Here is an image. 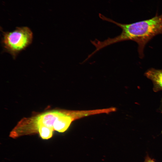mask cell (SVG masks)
I'll use <instances>...</instances> for the list:
<instances>
[{
    "label": "cell",
    "instance_id": "cell-1",
    "mask_svg": "<svg viewBox=\"0 0 162 162\" xmlns=\"http://www.w3.org/2000/svg\"><path fill=\"white\" fill-rule=\"evenodd\" d=\"M102 20L112 23L122 29L120 34L113 38H108L103 41L98 40L96 44L98 48L100 50L112 44L126 40H132L138 45L139 57L144 56V51L146 45L155 36L162 34V14L148 19L130 24L121 23L99 14Z\"/></svg>",
    "mask_w": 162,
    "mask_h": 162
},
{
    "label": "cell",
    "instance_id": "cell-2",
    "mask_svg": "<svg viewBox=\"0 0 162 162\" xmlns=\"http://www.w3.org/2000/svg\"><path fill=\"white\" fill-rule=\"evenodd\" d=\"M75 120L72 110L54 109L38 113L22 119L11 131L10 136L14 138L47 129L63 132Z\"/></svg>",
    "mask_w": 162,
    "mask_h": 162
},
{
    "label": "cell",
    "instance_id": "cell-3",
    "mask_svg": "<svg viewBox=\"0 0 162 162\" xmlns=\"http://www.w3.org/2000/svg\"><path fill=\"white\" fill-rule=\"evenodd\" d=\"M2 32V43L3 50L11 55L14 59L32 41L33 33L27 26L17 27L11 32Z\"/></svg>",
    "mask_w": 162,
    "mask_h": 162
},
{
    "label": "cell",
    "instance_id": "cell-4",
    "mask_svg": "<svg viewBox=\"0 0 162 162\" xmlns=\"http://www.w3.org/2000/svg\"><path fill=\"white\" fill-rule=\"evenodd\" d=\"M144 75L152 81L154 91H162V69L150 68L145 72Z\"/></svg>",
    "mask_w": 162,
    "mask_h": 162
},
{
    "label": "cell",
    "instance_id": "cell-5",
    "mask_svg": "<svg viewBox=\"0 0 162 162\" xmlns=\"http://www.w3.org/2000/svg\"><path fill=\"white\" fill-rule=\"evenodd\" d=\"M144 162H156L154 160L147 155L146 157Z\"/></svg>",
    "mask_w": 162,
    "mask_h": 162
}]
</instances>
